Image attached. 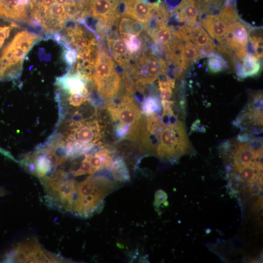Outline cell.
Returning a JSON list of instances; mask_svg holds the SVG:
<instances>
[{"label":"cell","mask_w":263,"mask_h":263,"mask_svg":"<svg viewBox=\"0 0 263 263\" xmlns=\"http://www.w3.org/2000/svg\"><path fill=\"white\" fill-rule=\"evenodd\" d=\"M147 116L142 121L136 138L142 152L171 161L190 150V144L182 122L166 124L155 114Z\"/></svg>","instance_id":"cell-1"},{"label":"cell","mask_w":263,"mask_h":263,"mask_svg":"<svg viewBox=\"0 0 263 263\" xmlns=\"http://www.w3.org/2000/svg\"><path fill=\"white\" fill-rule=\"evenodd\" d=\"M40 37L23 30L17 34L2 51L0 57V80L17 79L27 53Z\"/></svg>","instance_id":"cell-2"},{"label":"cell","mask_w":263,"mask_h":263,"mask_svg":"<svg viewBox=\"0 0 263 263\" xmlns=\"http://www.w3.org/2000/svg\"><path fill=\"white\" fill-rule=\"evenodd\" d=\"M107 108L112 119L117 124L116 132L120 137L128 135L136 138L141 116L132 98L126 95L110 102Z\"/></svg>","instance_id":"cell-3"},{"label":"cell","mask_w":263,"mask_h":263,"mask_svg":"<svg viewBox=\"0 0 263 263\" xmlns=\"http://www.w3.org/2000/svg\"><path fill=\"white\" fill-rule=\"evenodd\" d=\"M4 261L14 263H61L68 261L60 256L45 249L36 239L21 241L4 257Z\"/></svg>","instance_id":"cell-4"},{"label":"cell","mask_w":263,"mask_h":263,"mask_svg":"<svg viewBox=\"0 0 263 263\" xmlns=\"http://www.w3.org/2000/svg\"><path fill=\"white\" fill-rule=\"evenodd\" d=\"M91 80L94 81L98 93L103 98H112L118 91L120 76L114 68L112 59L103 50H99Z\"/></svg>","instance_id":"cell-5"},{"label":"cell","mask_w":263,"mask_h":263,"mask_svg":"<svg viewBox=\"0 0 263 263\" xmlns=\"http://www.w3.org/2000/svg\"><path fill=\"white\" fill-rule=\"evenodd\" d=\"M0 17L31 25V0H0Z\"/></svg>","instance_id":"cell-6"},{"label":"cell","mask_w":263,"mask_h":263,"mask_svg":"<svg viewBox=\"0 0 263 263\" xmlns=\"http://www.w3.org/2000/svg\"><path fill=\"white\" fill-rule=\"evenodd\" d=\"M91 13L103 25L109 26L116 21L119 15L117 13V0H89Z\"/></svg>","instance_id":"cell-7"},{"label":"cell","mask_w":263,"mask_h":263,"mask_svg":"<svg viewBox=\"0 0 263 263\" xmlns=\"http://www.w3.org/2000/svg\"><path fill=\"white\" fill-rule=\"evenodd\" d=\"M123 15L145 24L151 19L155 2L145 0H123Z\"/></svg>","instance_id":"cell-8"},{"label":"cell","mask_w":263,"mask_h":263,"mask_svg":"<svg viewBox=\"0 0 263 263\" xmlns=\"http://www.w3.org/2000/svg\"><path fill=\"white\" fill-rule=\"evenodd\" d=\"M200 11L201 5L190 0H182L175 9L178 21L189 26L197 23Z\"/></svg>","instance_id":"cell-9"},{"label":"cell","mask_w":263,"mask_h":263,"mask_svg":"<svg viewBox=\"0 0 263 263\" xmlns=\"http://www.w3.org/2000/svg\"><path fill=\"white\" fill-rule=\"evenodd\" d=\"M202 23L212 38L219 42L224 38L228 26L219 15H207L203 19Z\"/></svg>","instance_id":"cell-10"},{"label":"cell","mask_w":263,"mask_h":263,"mask_svg":"<svg viewBox=\"0 0 263 263\" xmlns=\"http://www.w3.org/2000/svg\"><path fill=\"white\" fill-rule=\"evenodd\" d=\"M261 70L260 59L256 56L246 54L242 60V64L237 65V75L241 78L257 75Z\"/></svg>","instance_id":"cell-11"},{"label":"cell","mask_w":263,"mask_h":263,"mask_svg":"<svg viewBox=\"0 0 263 263\" xmlns=\"http://www.w3.org/2000/svg\"><path fill=\"white\" fill-rule=\"evenodd\" d=\"M108 42L115 60L120 65L126 66L132 56L127 50L124 41L122 39L109 38Z\"/></svg>","instance_id":"cell-12"},{"label":"cell","mask_w":263,"mask_h":263,"mask_svg":"<svg viewBox=\"0 0 263 263\" xmlns=\"http://www.w3.org/2000/svg\"><path fill=\"white\" fill-rule=\"evenodd\" d=\"M143 29L142 23L127 17L122 18L118 26L121 38L132 35L138 36Z\"/></svg>","instance_id":"cell-13"},{"label":"cell","mask_w":263,"mask_h":263,"mask_svg":"<svg viewBox=\"0 0 263 263\" xmlns=\"http://www.w3.org/2000/svg\"><path fill=\"white\" fill-rule=\"evenodd\" d=\"M173 29L166 24L158 28L150 36L156 45L161 46L165 50L173 39Z\"/></svg>","instance_id":"cell-14"},{"label":"cell","mask_w":263,"mask_h":263,"mask_svg":"<svg viewBox=\"0 0 263 263\" xmlns=\"http://www.w3.org/2000/svg\"><path fill=\"white\" fill-rule=\"evenodd\" d=\"M198 58V51L194 43L191 41L186 42L182 56L183 68L186 70L189 64Z\"/></svg>","instance_id":"cell-15"},{"label":"cell","mask_w":263,"mask_h":263,"mask_svg":"<svg viewBox=\"0 0 263 263\" xmlns=\"http://www.w3.org/2000/svg\"><path fill=\"white\" fill-rule=\"evenodd\" d=\"M207 65L210 72L217 73L225 69L226 62L222 56L214 54L207 58Z\"/></svg>","instance_id":"cell-16"},{"label":"cell","mask_w":263,"mask_h":263,"mask_svg":"<svg viewBox=\"0 0 263 263\" xmlns=\"http://www.w3.org/2000/svg\"><path fill=\"white\" fill-rule=\"evenodd\" d=\"M228 26L238 21L239 18L234 6L228 2L219 14Z\"/></svg>","instance_id":"cell-17"},{"label":"cell","mask_w":263,"mask_h":263,"mask_svg":"<svg viewBox=\"0 0 263 263\" xmlns=\"http://www.w3.org/2000/svg\"><path fill=\"white\" fill-rule=\"evenodd\" d=\"M142 109L143 113L149 116L155 114L159 110L160 104L155 97L149 96L143 101Z\"/></svg>","instance_id":"cell-18"},{"label":"cell","mask_w":263,"mask_h":263,"mask_svg":"<svg viewBox=\"0 0 263 263\" xmlns=\"http://www.w3.org/2000/svg\"><path fill=\"white\" fill-rule=\"evenodd\" d=\"M125 44L128 51L130 54L139 53L142 47L141 40L136 36H128L122 38Z\"/></svg>","instance_id":"cell-19"},{"label":"cell","mask_w":263,"mask_h":263,"mask_svg":"<svg viewBox=\"0 0 263 263\" xmlns=\"http://www.w3.org/2000/svg\"><path fill=\"white\" fill-rule=\"evenodd\" d=\"M17 27H18V25L12 21L8 25L0 26V49L2 47L6 39L9 37L11 30Z\"/></svg>","instance_id":"cell-20"},{"label":"cell","mask_w":263,"mask_h":263,"mask_svg":"<svg viewBox=\"0 0 263 263\" xmlns=\"http://www.w3.org/2000/svg\"><path fill=\"white\" fill-rule=\"evenodd\" d=\"M159 90L162 101H169L172 95V88L169 86L160 87Z\"/></svg>","instance_id":"cell-21"},{"label":"cell","mask_w":263,"mask_h":263,"mask_svg":"<svg viewBox=\"0 0 263 263\" xmlns=\"http://www.w3.org/2000/svg\"><path fill=\"white\" fill-rule=\"evenodd\" d=\"M167 198V196L165 192L162 190H158L155 194L154 206L158 207L161 204L164 203Z\"/></svg>","instance_id":"cell-22"},{"label":"cell","mask_w":263,"mask_h":263,"mask_svg":"<svg viewBox=\"0 0 263 263\" xmlns=\"http://www.w3.org/2000/svg\"><path fill=\"white\" fill-rule=\"evenodd\" d=\"M190 0L200 4L201 5V6L202 5V0Z\"/></svg>","instance_id":"cell-23"}]
</instances>
